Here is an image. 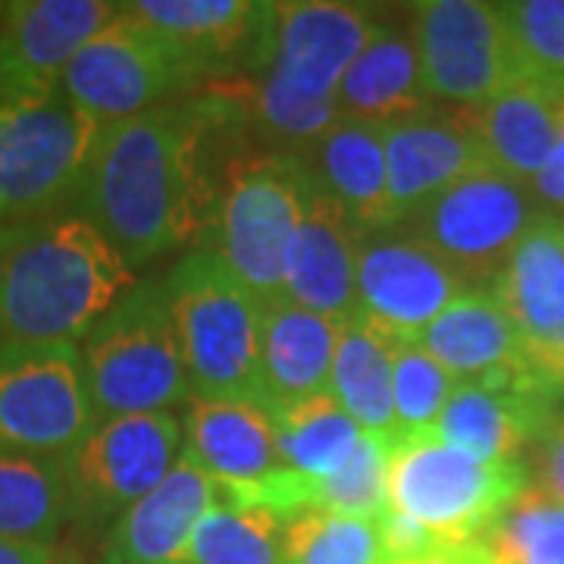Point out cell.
<instances>
[{"instance_id": "1", "label": "cell", "mask_w": 564, "mask_h": 564, "mask_svg": "<svg viewBox=\"0 0 564 564\" xmlns=\"http://www.w3.org/2000/svg\"><path fill=\"white\" fill-rule=\"evenodd\" d=\"M242 120V91H204L192 101L107 122L73 214L91 223L132 273L176 251L207 214L204 144Z\"/></svg>"}, {"instance_id": "2", "label": "cell", "mask_w": 564, "mask_h": 564, "mask_svg": "<svg viewBox=\"0 0 564 564\" xmlns=\"http://www.w3.org/2000/svg\"><path fill=\"white\" fill-rule=\"evenodd\" d=\"M135 282L79 214L0 226V343H76Z\"/></svg>"}, {"instance_id": "3", "label": "cell", "mask_w": 564, "mask_h": 564, "mask_svg": "<svg viewBox=\"0 0 564 564\" xmlns=\"http://www.w3.org/2000/svg\"><path fill=\"white\" fill-rule=\"evenodd\" d=\"M166 285L188 392L261 408V299L210 248L188 251Z\"/></svg>"}, {"instance_id": "4", "label": "cell", "mask_w": 564, "mask_h": 564, "mask_svg": "<svg viewBox=\"0 0 564 564\" xmlns=\"http://www.w3.org/2000/svg\"><path fill=\"white\" fill-rule=\"evenodd\" d=\"M95 417L161 414L188 392L166 276L132 282L79 345Z\"/></svg>"}, {"instance_id": "5", "label": "cell", "mask_w": 564, "mask_h": 564, "mask_svg": "<svg viewBox=\"0 0 564 564\" xmlns=\"http://www.w3.org/2000/svg\"><path fill=\"white\" fill-rule=\"evenodd\" d=\"M527 489L530 470L521 458L484 462L433 433L392 440L389 511L443 543L484 540Z\"/></svg>"}, {"instance_id": "6", "label": "cell", "mask_w": 564, "mask_h": 564, "mask_svg": "<svg viewBox=\"0 0 564 564\" xmlns=\"http://www.w3.org/2000/svg\"><path fill=\"white\" fill-rule=\"evenodd\" d=\"M101 129L63 91L0 98V226L73 210Z\"/></svg>"}, {"instance_id": "7", "label": "cell", "mask_w": 564, "mask_h": 564, "mask_svg": "<svg viewBox=\"0 0 564 564\" xmlns=\"http://www.w3.org/2000/svg\"><path fill=\"white\" fill-rule=\"evenodd\" d=\"M207 76L198 57L117 3V17L66 66L61 91L107 126L163 107Z\"/></svg>"}, {"instance_id": "8", "label": "cell", "mask_w": 564, "mask_h": 564, "mask_svg": "<svg viewBox=\"0 0 564 564\" xmlns=\"http://www.w3.org/2000/svg\"><path fill=\"white\" fill-rule=\"evenodd\" d=\"M76 343H0V452L61 462L95 426Z\"/></svg>"}, {"instance_id": "9", "label": "cell", "mask_w": 564, "mask_h": 564, "mask_svg": "<svg viewBox=\"0 0 564 564\" xmlns=\"http://www.w3.org/2000/svg\"><path fill=\"white\" fill-rule=\"evenodd\" d=\"M543 214L530 185L486 170L448 185L395 229L433 248L474 289L499 280L511 251Z\"/></svg>"}, {"instance_id": "10", "label": "cell", "mask_w": 564, "mask_h": 564, "mask_svg": "<svg viewBox=\"0 0 564 564\" xmlns=\"http://www.w3.org/2000/svg\"><path fill=\"white\" fill-rule=\"evenodd\" d=\"M182 455V423L170 414H126L95 421L88 436L61 458L69 521L98 527L166 480Z\"/></svg>"}, {"instance_id": "11", "label": "cell", "mask_w": 564, "mask_h": 564, "mask_svg": "<svg viewBox=\"0 0 564 564\" xmlns=\"http://www.w3.org/2000/svg\"><path fill=\"white\" fill-rule=\"evenodd\" d=\"M302 154H270L232 170L214 210V245L223 263L261 299L282 295V263L302 214Z\"/></svg>"}, {"instance_id": "12", "label": "cell", "mask_w": 564, "mask_h": 564, "mask_svg": "<svg viewBox=\"0 0 564 564\" xmlns=\"http://www.w3.org/2000/svg\"><path fill=\"white\" fill-rule=\"evenodd\" d=\"M411 44L426 95L477 107L524 82L499 3L426 0L411 7Z\"/></svg>"}, {"instance_id": "13", "label": "cell", "mask_w": 564, "mask_h": 564, "mask_svg": "<svg viewBox=\"0 0 564 564\" xmlns=\"http://www.w3.org/2000/svg\"><path fill=\"white\" fill-rule=\"evenodd\" d=\"M470 289L452 263L408 232H373L358 258V314L404 343H417L423 329Z\"/></svg>"}, {"instance_id": "14", "label": "cell", "mask_w": 564, "mask_h": 564, "mask_svg": "<svg viewBox=\"0 0 564 564\" xmlns=\"http://www.w3.org/2000/svg\"><path fill=\"white\" fill-rule=\"evenodd\" d=\"M364 239L367 232L323 192L304 161L302 214L285 248L282 295L329 321H351L358 314V258Z\"/></svg>"}, {"instance_id": "15", "label": "cell", "mask_w": 564, "mask_h": 564, "mask_svg": "<svg viewBox=\"0 0 564 564\" xmlns=\"http://www.w3.org/2000/svg\"><path fill=\"white\" fill-rule=\"evenodd\" d=\"M117 17L107 0H17L0 7V98L61 91L66 66Z\"/></svg>"}, {"instance_id": "16", "label": "cell", "mask_w": 564, "mask_h": 564, "mask_svg": "<svg viewBox=\"0 0 564 564\" xmlns=\"http://www.w3.org/2000/svg\"><path fill=\"white\" fill-rule=\"evenodd\" d=\"M383 25L351 3H276L263 76L307 101H336L348 66Z\"/></svg>"}, {"instance_id": "17", "label": "cell", "mask_w": 564, "mask_h": 564, "mask_svg": "<svg viewBox=\"0 0 564 564\" xmlns=\"http://www.w3.org/2000/svg\"><path fill=\"white\" fill-rule=\"evenodd\" d=\"M217 499L220 486L180 455L166 480L113 521L98 564H182L195 527Z\"/></svg>"}, {"instance_id": "18", "label": "cell", "mask_w": 564, "mask_h": 564, "mask_svg": "<svg viewBox=\"0 0 564 564\" xmlns=\"http://www.w3.org/2000/svg\"><path fill=\"white\" fill-rule=\"evenodd\" d=\"M386 170H389V210L395 226L421 210L448 185L492 170V163L455 117L436 113L386 126Z\"/></svg>"}, {"instance_id": "19", "label": "cell", "mask_w": 564, "mask_h": 564, "mask_svg": "<svg viewBox=\"0 0 564 564\" xmlns=\"http://www.w3.org/2000/svg\"><path fill=\"white\" fill-rule=\"evenodd\" d=\"M343 326L285 295L263 304L261 408L267 414L329 392Z\"/></svg>"}, {"instance_id": "20", "label": "cell", "mask_w": 564, "mask_h": 564, "mask_svg": "<svg viewBox=\"0 0 564 564\" xmlns=\"http://www.w3.org/2000/svg\"><path fill=\"white\" fill-rule=\"evenodd\" d=\"M564 95L536 82H518L477 107L452 113L480 141L496 173L514 182H533L552 158L562 132Z\"/></svg>"}, {"instance_id": "21", "label": "cell", "mask_w": 564, "mask_h": 564, "mask_svg": "<svg viewBox=\"0 0 564 564\" xmlns=\"http://www.w3.org/2000/svg\"><path fill=\"white\" fill-rule=\"evenodd\" d=\"M182 455L220 486H248L280 464L273 417L251 402L192 399L182 421Z\"/></svg>"}, {"instance_id": "22", "label": "cell", "mask_w": 564, "mask_h": 564, "mask_svg": "<svg viewBox=\"0 0 564 564\" xmlns=\"http://www.w3.org/2000/svg\"><path fill=\"white\" fill-rule=\"evenodd\" d=\"M323 192L343 207L367 236L395 229L389 210L386 126L364 120L336 122L304 158Z\"/></svg>"}, {"instance_id": "23", "label": "cell", "mask_w": 564, "mask_h": 564, "mask_svg": "<svg viewBox=\"0 0 564 564\" xmlns=\"http://www.w3.org/2000/svg\"><path fill=\"white\" fill-rule=\"evenodd\" d=\"M521 343H552L564 333V220L543 214L524 232L492 282Z\"/></svg>"}, {"instance_id": "24", "label": "cell", "mask_w": 564, "mask_h": 564, "mask_svg": "<svg viewBox=\"0 0 564 564\" xmlns=\"http://www.w3.org/2000/svg\"><path fill=\"white\" fill-rule=\"evenodd\" d=\"M339 113L348 120L395 126L433 113V98L421 82L411 35L383 25L377 39L348 66L336 91Z\"/></svg>"}, {"instance_id": "25", "label": "cell", "mask_w": 564, "mask_h": 564, "mask_svg": "<svg viewBox=\"0 0 564 564\" xmlns=\"http://www.w3.org/2000/svg\"><path fill=\"white\" fill-rule=\"evenodd\" d=\"M421 348L458 380H480L521 361L524 343L492 289H467L423 329Z\"/></svg>"}, {"instance_id": "26", "label": "cell", "mask_w": 564, "mask_h": 564, "mask_svg": "<svg viewBox=\"0 0 564 564\" xmlns=\"http://www.w3.org/2000/svg\"><path fill=\"white\" fill-rule=\"evenodd\" d=\"M404 339L386 333L383 326L355 314L345 323L333 358L329 395L343 411L373 436H399L392 404V361Z\"/></svg>"}, {"instance_id": "27", "label": "cell", "mask_w": 564, "mask_h": 564, "mask_svg": "<svg viewBox=\"0 0 564 564\" xmlns=\"http://www.w3.org/2000/svg\"><path fill=\"white\" fill-rule=\"evenodd\" d=\"M69 524L61 462L0 452V540L57 543Z\"/></svg>"}, {"instance_id": "28", "label": "cell", "mask_w": 564, "mask_h": 564, "mask_svg": "<svg viewBox=\"0 0 564 564\" xmlns=\"http://www.w3.org/2000/svg\"><path fill=\"white\" fill-rule=\"evenodd\" d=\"M273 417L280 464L311 480L329 477L343 467L364 440V430L343 411L329 392L289 404Z\"/></svg>"}, {"instance_id": "29", "label": "cell", "mask_w": 564, "mask_h": 564, "mask_svg": "<svg viewBox=\"0 0 564 564\" xmlns=\"http://www.w3.org/2000/svg\"><path fill=\"white\" fill-rule=\"evenodd\" d=\"M282 530L285 521L276 514L232 502L220 492L195 527L182 564H282Z\"/></svg>"}, {"instance_id": "30", "label": "cell", "mask_w": 564, "mask_h": 564, "mask_svg": "<svg viewBox=\"0 0 564 564\" xmlns=\"http://www.w3.org/2000/svg\"><path fill=\"white\" fill-rule=\"evenodd\" d=\"M282 564H386L377 521L307 508L285 521Z\"/></svg>"}, {"instance_id": "31", "label": "cell", "mask_w": 564, "mask_h": 564, "mask_svg": "<svg viewBox=\"0 0 564 564\" xmlns=\"http://www.w3.org/2000/svg\"><path fill=\"white\" fill-rule=\"evenodd\" d=\"M389 462L392 440L364 433L355 455L336 474L311 480L307 508L361 521H380L389 508Z\"/></svg>"}, {"instance_id": "32", "label": "cell", "mask_w": 564, "mask_h": 564, "mask_svg": "<svg viewBox=\"0 0 564 564\" xmlns=\"http://www.w3.org/2000/svg\"><path fill=\"white\" fill-rule=\"evenodd\" d=\"M492 564H564V508L530 486L484 536Z\"/></svg>"}, {"instance_id": "33", "label": "cell", "mask_w": 564, "mask_h": 564, "mask_svg": "<svg viewBox=\"0 0 564 564\" xmlns=\"http://www.w3.org/2000/svg\"><path fill=\"white\" fill-rule=\"evenodd\" d=\"M524 82L564 95V0L499 3Z\"/></svg>"}, {"instance_id": "34", "label": "cell", "mask_w": 564, "mask_h": 564, "mask_svg": "<svg viewBox=\"0 0 564 564\" xmlns=\"http://www.w3.org/2000/svg\"><path fill=\"white\" fill-rule=\"evenodd\" d=\"M458 383L462 380L452 377L436 358H430L421 343H404L392 361V404L399 436L433 433L448 395Z\"/></svg>"}, {"instance_id": "35", "label": "cell", "mask_w": 564, "mask_h": 564, "mask_svg": "<svg viewBox=\"0 0 564 564\" xmlns=\"http://www.w3.org/2000/svg\"><path fill=\"white\" fill-rule=\"evenodd\" d=\"M533 467H536V489L545 499L564 508V417L545 426L543 433L533 440Z\"/></svg>"}, {"instance_id": "36", "label": "cell", "mask_w": 564, "mask_h": 564, "mask_svg": "<svg viewBox=\"0 0 564 564\" xmlns=\"http://www.w3.org/2000/svg\"><path fill=\"white\" fill-rule=\"evenodd\" d=\"M0 564H79V558L57 543L0 540Z\"/></svg>"}, {"instance_id": "37", "label": "cell", "mask_w": 564, "mask_h": 564, "mask_svg": "<svg viewBox=\"0 0 564 564\" xmlns=\"http://www.w3.org/2000/svg\"><path fill=\"white\" fill-rule=\"evenodd\" d=\"M533 195L540 198V204H549L558 210V217L564 214V107H562V132H558V144L552 151V158L543 166V173L533 180Z\"/></svg>"}]
</instances>
